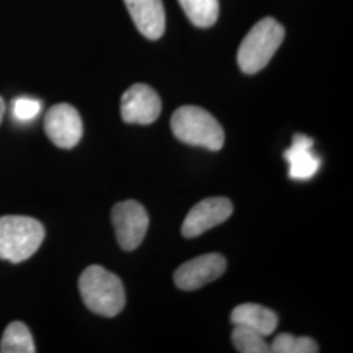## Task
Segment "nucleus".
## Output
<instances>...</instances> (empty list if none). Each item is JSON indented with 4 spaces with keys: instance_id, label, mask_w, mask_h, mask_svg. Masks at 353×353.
I'll use <instances>...</instances> for the list:
<instances>
[{
    "instance_id": "0eeeda50",
    "label": "nucleus",
    "mask_w": 353,
    "mask_h": 353,
    "mask_svg": "<svg viewBox=\"0 0 353 353\" xmlns=\"http://www.w3.org/2000/svg\"><path fill=\"white\" fill-rule=\"evenodd\" d=\"M227 268V261L220 254H204L181 265L174 272L179 290H195L220 278Z\"/></svg>"
},
{
    "instance_id": "ddd939ff",
    "label": "nucleus",
    "mask_w": 353,
    "mask_h": 353,
    "mask_svg": "<svg viewBox=\"0 0 353 353\" xmlns=\"http://www.w3.org/2000/svg\"><path fill=\"white\" fill-rule=\"evenodd\" d=\"M0 352L3 353H34V341L30 331L21 322L10 323L0 343Z\"/></svg>"
},
{
    "instance_id": "2eb2a0df",
    "label": "nucleus",
    "mask_w": 353,
    "mask_h": 353,
    "mask_svg": "<svg viewBox=\"0 0 353 353\" xmlns=\"http://www.w3.org/2000/svg\"><path fill=\"white\" fill-rule=\"evenodd\" d=\"M232 341L241 353L271 352L265 336L250 328L236 326L232 332Z\"/></svg>"
},
{
    "instance_id": "f3484780",
    "label": "nucleus",
    "mask_w": 353,
    "mask_h": 353,
    "mask_svg": "<svg viewBox=\"0 0 353 353\" xmlns=\"http://www.w3.org/2000/svg\"><path fill=\"white\" fill-rule=\"evenodd\" d=\"M42 102L33 97H17L11 105L12 118L19 123H29L41 113Z\"/></svg>"
},
{
    "instance_id": "4468645a",
    "label": "nucleus",
    "mask_w": 353,
    "mask_h": 353,
    "mask_svg": "<svg viewBox=\"0 0 353 353\" xmlns=\"http://www.w3.org/2000/svg\"><path fill=\"white\" fill-rule=\"evenodd\" d=\"M183 11L194 26L208 28L219 17V0H179Z\"/></svg>"
},
{
    "instance_id": "9d476101",
    "label": "nucleus",
    "mask_w": 353,
    "mask_h": 353,
    "mask_svg": "<svg viewBox=\"0 0 353 353\" xmlns=\"http://www.w3.org/2000/svg\"><path fill=\"white\" fill-rule=\"evenodd\" d=\"M314 141L303 134H296L292 145L284 152V159L290 165V176L296 181H307L316 176L321 159L313 152Z\"/></svg>"
},
{
    "instance_id": "f03ea898",
    "label": "nucleus",
    "mask_w": 353,
    "mask_h": 353,
    "mask_svg": "<svg viewBox=\"0 0 353 353\" xmlns=\"http://www.w3.org/2000/svg\"><path fill=\"white\" fill-rule=\"evenodd\" d=\"M45 239V228L33 217H0V259L21 263L37 252Z\"/></svg>"
},
{
    "instance_id": "6e6552de",
    "label": "nucleus",
    "mask_w": 353,
    "mask_h": 353,
    "mask_svg": "<svg viewBox=\"0 0 353 353\" xmlns=\"http://www.w3.org/2000/svg\"><path fill=\"white\" fill-rule=\"evenodd\" d=\"M233 212V204L227 198H208L196 203L186 216L182 234L186 239L198 237L207 230L223 224Z\"/></svg>"
},
{
    "instance_id": "f257e3e1",
    "label": "nucleus",
    "mask_w": 353,
    "mask_h": 353,
    "mask_svg": "<svg viewBox=\"0 0 353 353\" xmlns=\"http://www.w3.org/2000/svg\"><path fill=\"white\" fill-rule=\"evenodd\" d=\"M81 299L90 312L102 316H115L126 303L121 279L101 265H90L79 279Z\"/></svg>"
},
{
    "instance_id": "39448f33",
    "label": "nucleus",
    "mask_w": 353,
    "mask_h": 353,
    "mask_svg": "<svg viewBox=\"0 0 353 353\" xmlns=\"http://www.w3.org/2000/svg\"><path fill=\"white\" fill-rule=\"evenodd\" d=\"M112 221L117 241L126 252L139 248L150 225V217L145 208L137 201L115 204L112 211Z\"/></svg>"
},
{
    "instance_id": "7ed1b4c3",
    "label": "nucleus",
    "mask_w": 353,
    "mask_h": 353,
    "mask_svg": "<svg viewBox=\"0 0 353 353\" xmlns=\"http://www.w3.org/2000/svg\"><path fill=\"white\" fill-rule=\"evenodd\" d=\"M172 130L176 139L210 151L223 148L225 135L212 114L198 106H182L172 117Z\"/></svg>"
},
{
    "instance_id": "f8f14e48",
    "label": "nucleus",
    "mask_w": 353,
    "mask_h": 353,
    "mask_svg": "<svg viewBox=\"0 0 353 353\" xmlns=\"http://www.w3.org/2000/svg\"><path fill=\"white\" fill-rule=\"evenodd\" d=\"M230 321L234 326L250 328L263 336L274 334L278 327V316L268 307L258 303H242L233 312Z\"/></svg>"
},
{
    "instance_id": "20e7f679",
    "label": "nucleus",
    "mask_w": 353,
    "mask_h": 353,
    "mask_svg": "<svg viewBox=\"0 0 353 353\" xmlns=\"http://www.w3.org/2000/svg\"><path fill=\"white\" fill-rule=\"evenodd\" d=\"M285 30L272 17H265L252 26L242 39L237 61L242 72L252 75L263 70L281 45Z\"/></svg>"
},
{
    "instance_id": "423d86ee",
    "label": "nucleus",
    "mask_w": 353,
    "mask_h": 353,
    "mask_svg": "<svg viewBox=\"0 0 353 353\" xmlns=\"http://www.w3.org/2000/svg\"><path fill=\"white\" fill-rule=\"evenodd\" d=\"M45 132L57 147L74 148L83 137L80 114L70 103L54 105L45 117Z\"/></svg>"
},
{
    "instance_id": "1a4fd4ad",
    "label": "nucleus",
    "mask_w": 353,
    "mask_h": 353,
    "mask_svg": "<svg viewBox=\"0 0 353 353\" xmlns=\"http://www.w3.org/2000/svg\"><path fill=\"white\" fill-rule=\"evenodd\" d=\"M161 113V100L154 89L135 84L127 89L121 101V114L126 123L151 125Z\"/></svg>"
},
{
    "instance_id": "dca6fc26",
    "label": "nucleus",
    "mask_w": 353,
    "mask_h": 353,
    "mask_svg": "<svg viewBox=\"0 0 353 353\" xmlns=\"http://www.w3.org/2000/svg\"><path fill=\"white\" fill-rule=\"evenodd\" d=\"M275 353H316L319 351L316 341L307 336L296 338L290 334H280L270 345Z\"/></svg>"
},
{
    "instance_id": "a211bd4d",
    "label": "nucleus",
    "mask_w": 353,
    "mask_h": 353,
    "mask_svg": "<svg viewBox=\"0 0 353 353\" xmlns=\"http://www.w3.org/2000/svg\"><path fill=\"white\" fill-rule=\"evenodd\" d=\"M4 113H6V103L3 101V99L0 97V123H1V121H3Z\"/></svg>"
},
{
    "instance_id": "9b49d317",
    "label": "nucleus",
    "mask_w": 353,
    "mask_h": 353,
    "mask_svg": "<svg viewBox=\"0 0 353 353\" xmlns=\"http://www.w3.org/2000/svg\"><path fill=\"white\" fill-rule=\"evenodd\" d=\"M127 10L144 37L159 39L165 32L163 0H125Z\"/></svg>"
}]
</instances>
